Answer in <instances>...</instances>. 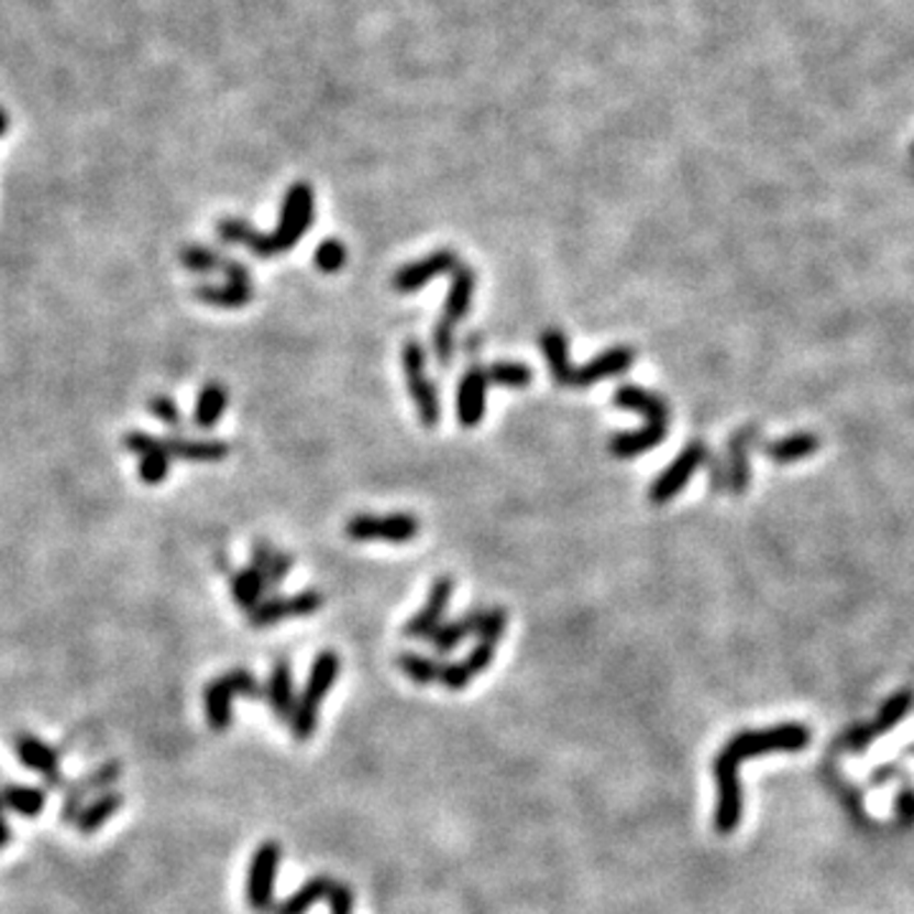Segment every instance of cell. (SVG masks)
Wrapping results in <instances>:
<instances>
[{
	"instance_id": "obj_35",
	"label": "cell",
	"mask_w": 914,
	"mask_h": 914,
	"mask_svg": "<svg viewBox=\"0 0 914 914\" xmlns=\"http://www.w3.org/2000/svg\"><path fill=\"white\" fill-rule=\"evenodd\" d=\"M397 665L407 679L419 683V686H427V683L440 681L442 671H444V663L434 661V658L419 656V653H401L397 658Z\"/></svg>"
},
{
	"instance_id": "obj_3",
	"label": "cell",
	"mask_w": 914,
	"mask_h": 914,
	"mask_svg": "<svg viewBox=\"0 0 914 914\" xmlns=\"http://www.w3.org/2000/svg\"><path fill=\"white\" fill-rule=\"evenodd\" d=\"M339 671H341V658L339 653H333V650H323V653L316 658V663H312L308 683H305L302 694L298 696V702H295V712L290 719L293 735L298 742H308V739L312 737V731H316L320 704H323V698L331 694L333 683L335 679H339Z\"/></svg>"
},
{
	"instance_id": "obj_40",
	"label": "cell",
	"mask_w": 914,
	"mask_h": 914,
	"mask_svg": "<svg viewBox=\"0 0 914 914\" xmlns=\"http://www.w3.org/2000/svg\"><path fill=\"white\" fill-rule=\"evenodd\" d=\"M328 902H331V914H353V894H351L349 887L335 884V881H333V889H331V894H328Z\"/></svg>"
},
{
	"instance_id": "obj_43",
	"label": "cell",
	"mask_w": 914,
	"mask_h": 914,
	"mask_svg": "<svg viewBox=\"0 0 914 914\" xmlns=\"http://www.w3.org/2000/svg\"><path fill=\"white\" fill-rule=\"evenodd\" d=\"M11 826H8V821L5 818H0V848H5L8 844H11Z\"/></svg>"
},
{
	"instance_id": "obj_14",
	"label": "cell",
	"mask_w": 914,
	"mask_h": 914,
	"mask_svg": "<svg viewBox=\"0 0 914 914\" xmlns=\"http://www.w3.org/2000/svg\"><path fill=\"white\" fill-rule=\"evenodd\" d=\"M122 775V764L118 760H107L102 762L100 768H95L89 772L87 778H81L74 782V785L67 788V797H64V805H62V821L64 823H74L77 821V815L85 808L89 797L95 793H104V790H110L114 782L120 780Z\"/></svg>"
},
{
	"instance_id": "obj_9",
	"label": "cell",
	"mask_w": 914,
	"mask_h": 914,
	"mask_svg": "<svg viewBox=\"0 0 914 914\" xmlns=\"http://www.w3.org/2000/svg\"><path fill=\"white\" fill-rule=\"evenodd\" d=\"M704 460H706V444L702 440L689 442L686 448L681 450V455L673 460V463L665 467V471L658 475L653 485L648 488L650 504L661 506V504H669L671 498H676L679 493L686 488L691 475L704 465Z\"/></svg>"
},
{
	"instance_id": "obj_12",
	"label": "cell",
	"mask_w": 914,
	"mask_h": 914,
	"mask_svg": "<svg viewBox=\"0 0 914 914\" xmlns=\"http://www.w3.org/2000/svg\"><path fill=\"white\" fill-rule=\"evenodd\" d=\"M460 267V257L455 250H438L432 254H427V257L411 262V265H405L401 269L394 272L392 277V287L401 295H409V293H417L422 290V287L430 283V279L440 277V275H452V269Z\"/></svg>"
},
{
	"instance_id": "obj_21",
	"label": "cell",
	"mask_w": 914,
	"mask_h": 914,
	"mask_svg": "<svg viewBox=\"0 0 914 914\" xmlns=\"http://www.w3.org/2000/svg\"><path fill=\"white\" fill-rule=\"evenodd\" d=\"M217 234L221 242L227 244H239V246H246L254 257L260 260H269L275 257V246H272V239L265 232H257L250 221L244 219H221L217 224Z\"/></svg>"
},
{
	"instance_id": "obj_18",
	"label": "cell",
	"mask_w": 914,
	"mask_h": 914,
	"mask_svg": "<svg viewBox=\"0 0 914 914\" xmlns=\"http://www.w3.org/2000/svg\"><path fill=\"white\" fill-rule=\"evenodd\" d=\"M488 376L485 368L471 366L460 378L458 386V422L465 430H473L485 417V399H488Z\"/></svg>"
},
{
	"instance_id": "obj_30",
	"label": "cell",
	"mask_w": 914,
	"mask_h": 914,
	"mask_svg": "<svg viewBox=\"0 0 914 914\" xmlns=\"http://www.w3.org/2000/svg\"><path fill=\"white\" fill-rule=\"evenodd\" d=\"M293 564H295L293 554H287V551L272 549L269 541L254 543L252 566H257V570L265 574L267 587H277V584H283L287 580V574H290Z\"/></svg>"
},
{
	"instance_id": "obj_46",
	"label": "cell",
	"mask_w": 914,
	"mask_h": 914,
	"mask_svg": "<svg viewBox=\"0 0 914 914\" xmlns=\"http://www.w3.org/2000/svg\"><path fill=\"white\" fill-rule=\"evenodd\" d=\"M912 155H914V147H912Z\"/></svg>"
},
{
	"instance_id": "obj_11",
	"label": "cell",
	"mask_w": 914,
	"mask_h": 914,
	"mask_svg": "<svg viewBox=\"0 0 914 914\" xmlns=\"http://www.w3.org/2000/svg\"><path fill=\"white\" fill-rule=\"evenodd\" d=\"M914 706V694L912 691H902V694H896L889 698V702L881 706V712L874 722L863 724L859 729H851L846 737V749L848 752H863L871 742H877L879 737H884L889 729H894L896 724H900L904 716L910 714V709Z\"/></svg>"
},
{
	"instance_id": "obj_34",
	"label": "cell",
	"mask_w": 914,
	"mask_h": 914,
	"mask_svg": "<svg viewBox=\"0 0 914 914\" xmlns=\"http://www.w3.org/2000/svg\"><path fill=\"white\" fill-rule=\"evenodd\" d=\"M491 386H504V389H526L533 382V372L518 361H496L485 368Z\"/></svg>"
},
{
	"instance_id": "obj_17",
	"label": "cell",
	"mask_w": 914,
	"mask_h": 914,
	"mask_svg": "<svg viewBox=\"0 0 914 914\" xmlns=\"http://www.w3.org/2000/svg\"><path fill=\"white\" fill-rule=\"evenodd\" d=\"M632 364H636V349H630V345H613V349L597 353L584 366H574L572 389H587V386L603 382V378L620 376Z\"/></svg>"
},
{
	"instance_id": "obj_23",
	"label": "cell",
	"mask_w": 914,
	"mask_h": 914,
	"mask_svg": "<svg viewBox=\"0 0 914 914\" xmlns=\"http://www.w3.org/2000/svg\"><path fill=\"white\" fill-rule=\"evenodd\" d=\"M473 295H475V272L460 262V267L452 269V285L442 305V320L458 326L460 320L471 312Z\"/></svg>"
},
{
	"instance_id": "obj_31",
	"label": "cell",
	"mask_w": 914,
	"mask_h": 914,
	"mask_svg": "<svg viewBox=\"0 0 914 914\" xmlns=\"http://www.w3.org/2000/svg\"><path fill=\"white\" fill-rule=\"evenodd\" d=\"M227 405H229L227 386L219 382L206 384L199 392V399H196V409H194L196 427H201V430H211V427H217L219 419L224 417Z\"/></svg>"
},
{
	"instance_id": "obj_19",
	"label": "cell",
	"mask_w": 914,
	"mask_h": 914,
	"mask_svg": "<svg viewBox=\"0 0 914 914\" xmlns=\"http://www.w3.org/2000/svg\"><path fill=\"white\" fill-rule=\"evenodd\" d=\"M669 434V422H646L630 432H617L609 438V452L617 460H632L658 448Z\"/></svg>"
},
{
	"instance_id": "obj_42",
	"label": "cell",
	"mask_w": 914,
	"mask_h": 914,
	"mask_svg": "<svg viewBox=\"0 0 914 914\" xmlns=\"http://www.w3.org/2000/svg\"><path fill=\"white\" fill-rule=\"evenodd\" d=\"M902 775H904V770H902L900 762H884V764H879L874 772H871L869 782H871V785L881 788V785H887V782H892V780L902 778Z\"/></svg>"
},
{
	"instance_id": "obj_29",
	"label": "cell",
	"mask_w": 914,
	"mask_h": 914,
	"mask_svg": "<svg viewBox=\"0 0 914 914\" xmlns=\"http://www.w3.org/2000/svg\"><path fill=\"white\" fill-rule=\"evenodd\" d=\"M194 298L201 300L211 308H224V310H236L250 305L254 298L252 285L242 283H227V285H196Z\"/></svg>"
},
{
	"instance_id": "obj_2",
	"label": "cell",
	"mask_w": 914,
	"mask_h": 914,
	"mask_svg": "<svg viewBox=\"0 0 914 914\" xmlns=\"http://www.w3.org/2000/svg\"><path fill=\"white\" fill-rule=\"evenodd\" d=\"M508 625V613L504 607H491L483 613L481 628H477V643L467 653L463 661L444 665L440 683L448 691H460L481 676L483 671L491 669V663L496 661V648L498 640L504 638Z\"/></svg>"
},
{
	"instance_id": "obj_8",
	"label": "cell",
	"mask_w": 914,
	"mask_h": 914,
	"mask_svg": "<svg viewBox=\"0 0 914 914\" xmlns=\"http://www.w3.org/2000/svg\"><path fill=\"white\" fill-rule=\"evenodd\" d=\"M279 859H283V848L277 841H265L254 851L250 877H246V904H250L252 912L267 914L272 910Z\"/></svg>"
},
{
	"instance_id": "obj_4",
	"label": "cell",
	"mask_w": 914,
	"mask_h": 914,
	"mask_svg": "<svg viewBox=\"0 0 914 914\" xmlns=\"http://www.w3.org/2000/svg\"><path fill=\"white\" fill-rule=\"evenodd\" d=\"M236 696L265 698V689L246 669H232L224 676L213 679L203 691L206 722L213 731H227L232 724V702Z\"/></svg>"
},
{
	"instance_id": "obj_24",
	"label": "cell",
	"mask_w": 914,
	"mask_h": 914,
	"mask_svg": "<svg viewBox=\"0 0 914 914\" xmlns=\"http://www.w3.org/2000/svg\"><path fill=\"white\" fill-rule=\"evenodd\" d=\"M265 698L269 704L272 714L277 716L279 722H290L295 712V689H293V671L287 661H277L275 669L269 673V681L265 686Z\"/></svg>"
},
{
	"instance_id": "obj_27",
	"label": "cell",
	"mask_w": 914,
	"mask_h": 914,
	"mask_svg": "<svg viewBox=\"0 0 914 914\" xmlns=\"http://www.w3.org/2000/svg\"><path fill=\"white\" fill-rule=\"evenodd\" d=\"M48 803L46 788H31V785H8L0 788V818L5 811H13L23 815V818H36L44 813Z\"/></svg>"
},
{
	"instance_id": "obj_16",
	"label": "cell",
	"mask_w": 914,
	"mask_h": 914,
	"mask_svg": "<svg viewBox=\"0 0 914 914\" xmlns=\"http://www.w3.org/2000/svg\"><path fill=\"white\" fill-rule=\"evenodd\" d=\"M13 747H15V757H19L29 770H34L36 775L44 778L46 788H67V780H64V772H62L59 752H56L54 747L41 742V739L34 735H26V731L15 737Z\"/></svg>"
},
{
	"instance_id": "obj_15",
	"label": "cell",
	"mask_w": 914,
	"mask_h": 914,
	"mask_svg": "<svg viewBox=\"0 0 914 914\" xmlns=\"http://www.w3.org/2000/svg\"><path fill=\"white\" fill-rule=\"evenodd\" d=\"M125 450L133 452V455L140 458V465H137V475L140 481L147 483V485H158L168 477L170 473V455L168 450L163 448V440L155 438V434H147V432H128L125 434Z\"/></svg>"
},
{
	"instance_id": "obj_39",
	"label": "cell",
	"mask_w": 914,
	"mask_h": 914,
	"mask_svg": "<svg viewBox=\"0 0 914 914\" xmlns=\"http://www.w3.org/2000/svg\"><path fill=\"white\" fill-rule=\"evenodd\" d=\"M147 409H151V415L155 419H161L163 425H170V427L180 425V409L176 405V399L166 397V394H158V397H153L151 401H147Z\"/></svg>"
},
{
	"instance_id": "obj_25",
	"label": "cell",
	"mask_w": 914,
	"mask_h": 914,
	"mask_svg": "<svg viewBox=\"0 0 914 914\" xmlns=\"http://www.w3.org/2000/svg\"><path fill=\"white\" fill-rule=\"evenodd\" d=\"M539 343L543 359H547L549 364V374L557 382V386H564V389L572 386L574 366L570 359V341H566V335L562 331H557V328H551V331L541 333Z\"/></svg>"
},
{
	"instance_id": "obj_1",
	"label": "cell",
	"mask_w": 914,
	"mask_h": 914,
	"mask_svg": "<svg viewBox=\"0 0 914 914\" xmlns=\"http://www.w3.org/2000/svg\"><path fill=\"white\" fill-rule=\"evenodd\" d=\"M811 745V731L803 724H778L770 729H742L729 739L714 757L716 780V813L714 828L722 836L735 834L742 821V782H739V764L755 757L772 752H801Z\"/></svg>"
},
{
	"instance_id": "obj_26",
	"label": "cell",
	"mask_w": 914,
	"mask_h": 914,
	"mask_svg": "<svg viewBox=\"0 0 914 914\" xmlns=\"http://www.w3.org/2000/svg\"><path fill=\"white\" fill-rule=\"evenodd\" d=\"M161 440L170 458L194 460V463H217V460H224L229 455V444L221 440H191L178 438V434H170V438Z\"/></svg>"
},
{
	"instance_id": "obj_22",
	"label": "cell",
	"mask_w": 914,
	"mask_h": 914,
	"mask_svg": "<svg viewBox=\"0 0 914 914\" xmlns=\"http://www.w3.org/2000/svg\"><path fill=\"white\" fill-rule=\"evenodd\" d=\"M122 808H125V795L122 793H114V790H104L95 797V801H89L81 813L77 815V821H74V826H77V834L79 836H95L97 830L102 826H107L114 815H118Z\"/></svg>"
},
{
	"instance_id": "obj_33",
	"label": "cell",
	"mask_w": 914,
	"mask_h": 914,
	"mask_svg": "<svg viewBox=\"0 0 914 914\" xmlns=\"http://www.w3.org/2000/svg\"><path fill=\"white\" fill-rule=\"evenodd\" d=\"M331 889H333V879H328V877H316V879L305 881L298 892H295L293 896H287L285 902H279L277 907L272 910V914H305L316 902L328 900Z\"/></svg>"
},
{
	"instance_id": "obj_13",
	"label": "cell",
	"mask_w": 914,
	"mask_h": 914,
	"mask_svg": "<svg viewBox=\"0 0 914 914\" xmlns=\"http://www.w3.org/2000/svg\"><path fill=\"white\" fill-rule=\"evenodd\" d=\"M452 592H455V580H452V576H440V580H434V584L430 587V597H427L422 609H419V613L405 625L401 636L411 638V640L432 638L434 630L442 625L444 613H448Z\"/></svg>"
},
{
	"instance_id": "obj_28",
	"label": "cell",
	"mask_w": 914,
	"mask_h": 914,
	"mask_svg": "<svg viewBox=\"0 0 914 914\" xmlns=\"http://www.w3.org/2000/svg\"><path fill=\"white\" fill-rule=\"evenodd\" d=\"M483 607H475V609H467L465 615H460L458 620H450V623H442L438 630H434V636L430 638L432 646L438 653H450L452 648H458L460 643L467 636H477V628H481V620H483Z\"/></svg>"
},
{
	"instance_id": "obj_41",
	"label": "cell",
	"mask_w": 914,
	"mask_h": 914,
	"mask_svg": "<svg viewBox=\"0 0 914 914\" xmlns=\"http://www.w3.org/2000/svg\"><path fill=\"white\" fill-rule=\"evenodd\" d=\"M894 811L900 823H912L914 821V788H902V793L896 795Z\"/></svg>"
},
{
	"instance_id": "obj_20",
	"label": "cell",
	"mask_w": 914,
	"mask_h": 914,
	"mask_svg": "<svg viewBox=\"0 0 914 914\" xmlns=\"http://www.w3.org/2000/svg\"><path fill=\"white\" fill-rule=\"evenodd\" d=\"M615 407L625 411H636V415H643L646 422H669L671 409L665 405V399L658 397V394L643 389L638 384H623L617 386L613 394Z\"/></svg>"
},
{
	"instance_id": "obj_32",
	"label": "cell",
	"mask_w": 914,
	"mask_h": 914,
	"mask_svg": "<svg viewBox=\"0 0 914 914\" xmlns=\"http://www.w3.org/2000/svg\"><path fill=\"white\" fill-rule=\"evenodd\" d=\"M267 580L257 566H244L232 574V597L234 603L244 609V613H252L254 607L262 603V595H265Z\"/></svg>"
},
{
	"instance_id": "obj_44",
	"label": "cell",
	"mask_w": 914,
	"mask_h": 914,
	"mask_svg": "<svg viewBox=\"0 0 914 914\" xmlns=\"http://www.w3.org/2000/svg\"><path fill=\"white\" fill-rule=\"evenodd\" d=\"M8 133V114L5 110H0V135Z\"/></svg>"
},
{
	"instance_id": "obj_45",
	"label": "cell",
	"mask_w": 914,
	"mask_h": 914,
	"mask_svg": "<svg viewBox=\"0 0 914 914\" xmlns=\"http://www.w3.org/2000/svg\"><path fill=\"white\" fill-rule=\"evenodd\" d=\"M904 757H914V742L904 747Z\"/></svg>"
},
{
	"instance_id": "obj_37",
	"label": "cell",
	"mask_w": 914,
	"mask_h": 914,
	"mask_svg": "<svg viewBox=\"0 0 914 914\" xmlns=\"http://www.w3.org/2000/svg\"><path fill=\"white\" fill-rule=\"evenodd\" d=\"M458 341H455V326L448 323V320H438L432 328V353L438 359L440 368H450L452 359H455Z\"/></svg>"
},
{
	"instance_id": "obj_5",
	"label": "cell",
	"mask_w": 914,
	"mask_h": 914,
	"mask_svg": "<svg viewBox=\"0 0 914 914\" xmlns=\"http://www.w3.org/2000/svg\"><path fill=\"white\" fill-rule=\"evenodd\" d=\"M312 219H316V194H312L310 184L298 180V184L287 188L283 209H279L277 229L269 234L275 254L290 252L293 246L310 232Z\"/></svg>"
},
{
	"instance_id": "obj_10",
	"label": "cell",
	"mask_w": 914,
	"mask_h": 914,
	"mask_svg": "<svg viewBox=\"0 0 914 914\" xmlns=\"http://www.w3.org/2000/svg\"><path fill=\"white\" fill-rule=\"evenodd\" d=\"M323 607V595L318 590H305L293 597H272L252 609L250 625L252 628H267V625L290 620V617L316 615Z\"/></svg>"
},
{
	"instance_id": "obj_6",
	"label": "cell",
	"mask_w": 914,
	"mask_h": 914,
	"mask_svg": "<svg viewBox=\"0 0 914 914\" xmlns=\"http://www.w3.org/2000/svg\"><path fill=\"white\" fill-rule=\"evenodd\" d=\"M401 368H405L407 389L417 405L419 422L427 430H434L440 422V394L430 374H427L425 345L417 339H407L405 345H401Z\"/></svg>"
},
{
	"instance_id": "obj_7",
	"label": "cell",
	"mask_w": 914,
	"mask_h": 914,
	"mask_svg": "<svg viewBox=\"0 0 914 914\" xmlns=\"http://www.w3.org/2000/svg\"><path fill=\"white\" fill-rule=\"evenodd\" d=\"M419 518L411 514H389V516H372L361 514L353 516L345 524V537L353 541H392V543H407L419 537Z\"/></svg>"
},
{
	"instance_id": "obj_36",
	"label": "cell",
	"mask_w": 914,
	"mask_h": 914,
	"mask_svg": "<svg viewBox=\"0 0 914 914\" xmlns=\"http://www.w3.org/2000/svg\"><path fill=\"white\" fill-rule=\"evenodd\" d=\"M180 262H184L186 269L191 272H199V275H213V272H221L224 269V254H219L217 250H209V246H201V244H186L184 250H180Z\"/></svg>"
},
{
	"instance_id": "obj_38",
	"label": "cell",
	"mask_w": 914,
	"mask_h": 914,
	"mask_svg": "<svg viewBox=\"0 0 914 914\" xmlns=\"http://www.w3.org/2000/svg\"><path fill=\"white\" fill-rule=\"evenodd\" d=\"M316 267L320 272H326V275H335V272H341L345 267V260H349V250H345V244L341 239H323V242L318 244L316 250Z\"/></svg>"
}]
</instances>
